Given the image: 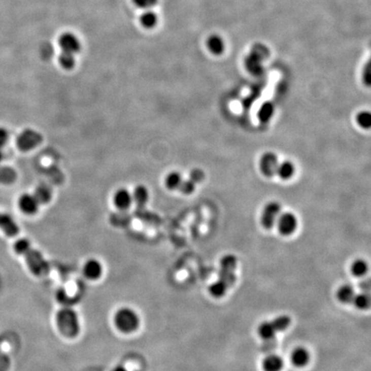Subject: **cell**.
Masks as SVG:
<instances>
[{
  "label": "cell",
  "mask_w": 371,
  "mask_h": 371,
  "mask_svg": "<svg viewBox=\"0 0 371 371\" xmlns=\"http://www.w3.org/2000/svg\"><path fill=\"white\" fill-rule=\"evenodd\" d=\"M238 266V260L234 255L227 254L222 258L220 268L218 273V279L209 287V292L213 297H223L227 290L234 285L237 280L235 270Z\"/></svg>",
  "instance_id": "6da1fadb"
},
{
  "label": "cell",
  "mask_w": 371,
  "mask_h": 371,
  "mask_svg": "<svg viewBox=\"0 0 371 371\" xmlns=\"http://www.w3.org/2000/svg\"><path fill=\"white\" fill-rule=\"evenodd\" d=\"M14 250L17 254L25 259L29 271L37 277L48 275L50 266L43 254L37 249H33L29 241L21 238L14 243Z\"/></svg>",
  "instance_id": "7a4b0ae2"
},
{
  "label": "cell",
  "mask_w": 371,
  "mask_h": 371,
  "mask_svg": "<svg viewBox=\"0 0 371 371\" xmlns=\"http://www.w3.org/2000/svg\"><path fill=\"white\" fill-rule=\"evenodd\" d=\"M56 325L59 332L67 339H75L80 332V321L78 314L72 308H62L56 315Z\"/></svg>",
  "instance_id": "3957f363"
},
{
  "label": "cell",
  "mask_w": 371,
  "mask_h": 371,
  "mask_svg": "<svg viewBox=\"0 0 371 371\" xmlns=\"http://www.w3.org/2000/svg\"><path fill=\"white\" fill-rule=\"evenodd\" d=\"M113 320L116 329L124 334L136 332L140 326V316L131 308H120L115 313Z\"/></svg>",
  "instance_id": "277c9868"
},
{
  "label": "cell",
  "mask_w": 371,
  "mask_h": 371,
  "mask_svg": "<svg viewBox=\"0 0 371 371\" xmlns=\"http://www.w3.org/2000/svg\"><path fill=\"white\" fill-rule=\"evenodd\" d=\"M42 136L37 131L31 129H26L18 135L17 139V145L19 150L28 151L42 143Z\"/></svg>",
  "instance_id": "5b68a950"
},
{
  "label": "cell",
  "mask_w": 371,
  "mask_h": 371,
  "mask_svg": "<svg viewBox=\"0 0 371 371\" xmlns=\"http://www.w3.org/2000/svg\"><path fill=\"white\" fill-rule=\"evenodd\" d=\"M280 205L277 202H271L265 206L261 215V224L265 229H270L276 224L279 216L280 215Z\"/></svg>",
  "instance_id": "8992f818"
},
{
  "label": "cell",
  "mask_w": 371,
  "mask_h": 371,
  "mask_svg": "<svg viewBox=\"0 0 371 371\" xmlns=\"http://www.w3.org/2000/svg\"><path fill=\"white\" fill-rule=\"evenodd\" d=\"M279 233L283 235L293 234L297 227V219L291 212H285L279 216L276 222Z\"/></svg>",
  "instance_id": "52a82bcc"
},
{
  "label": "cell",
  "mask_w": 371,
  "mask_h": 371,
  "mask_svg": "<svg viewBox=\"0 0 371 371\" xmlns=\"http://www.w3.org/2000/svg\"><path fill=\"white\" fill-rule=\"evenodd\" d=\"M59 45L63 52L72 53L75 55L81 48V44L78 37L73 33H62L59 38Z\"/></svg>",
  "instance_id": "ba28073f"
},
{
  "label": "cell",
  "mask_w": 371,
  "mask_h": 371,
  "mask_svg": "<svg viewBox=\"0 0 371 371\" xmlns=\"http://www.w3.org/2000/svg\"><path fill=\"white\" fill-rule=\"evenodd\" d=\"M83 274L90 281L98 280L104 274V265L100 262V260L89 259L83 265Z\"/></svg>",
  "instance_id": "9c48e42d"
},
{
  "label": "cell",
  "mask_w": 371,
  "mask_h": 371,
  "mask_svg": "<svg viewBox=\"0 0 371 371\" xmlns=\"http://www.w3.org/2000/svg\"><path fill=\"white\" fill-rule=\"evenodd\" d=\"M279 164V159L276 155L272 152H268V153L264 154L262 157L260 158V171L264 176L272 177L276 174Z\"/></svg>",
  "instance_id": "30bf717a"
},
{
  "label": "cell",
  "mask_w": 371,
  "mask_h": 371,
  "mask_svg": "<svg viewBox=\"0 0 371 371\" xmlns=\"http://www.w3.org/2000/svg\"><path fill=\"white\" fill-rule=\"evenodd\" d=\"M39 202L32 194L24 193L18 199V207L26 215H33L39 209Z\"/></svg>",
  "instance_id": "8fae6325"
},
{
  "label": "cell",
  "mask_w": 371,
  "mask_h": 371,
  "mask_svg": "<svg viewBox=\"0 0 371 371\" xmlns=\"http://www.w3.org/2000/svg\"><path fill=\"white\" fill-rule=\"evenodd\" d=\"M0 229L10 238H14L18 232L19 228L11 215L0 212Z\"/></svg>",
  "instance_id": "7c38bea8"
},
{
  "label": "cell",
  "mask_w": 371,
  "mask_h": 371,
  "mask_svg": "<svg viewBox=\"0 0 371 371\" xmlns=\"http://www.w3.org/2000/svg\"><path fill=\"white\" fill-rule=\"evenodd\" d=\"M290 360L294 366L297 368H303L310 363V352L302 346L296 347L290 354Z\"/></svg>",
  "instance_id": "4fadbf2b"
},
{
  "label": "cell",
  "mask_w": 371,
  "mask_h": 371,
  "mask_svg": "<svg viewBox=\"0 0 371 371\" xmlns=\"http://www.w3.org/2000/svg\"><path fill=\"white\" fill-rule=\"evenodd\" d=\"M132 195L126 188H120L116 191L114 195V203L118 209L125 210L128 209L132 203Z\"/></svg>",
  "instance_id": "5bb4252c"
},
{
  "label": "cell",
  "mask_w": 371,
  "mask_h": 371,
  "mask_svg": "<svg viewBox=\"0 0 371 371\" xmlns=\"http://www.w3.org/2000/svg\"><path fill=\"white\" fill-rule=\"evenodd\" d=\"M262 368L264 371H281L284 368V360L278 355H268L262 361Z\"/></svg>",
  "instance_id": "9a60e30c"
},
{
  "label": "cell",
  "mask_w": 371,
  "mask_h": 371,
  "mask_svg": "<svg viewBox=\"0 0 371 371\" xmlns=\"http://www.w3.org/2000/svg\"><path fill=\"white\" fill-rule=\"evenodd\" d=\"M277 333H278V331H277L273 321H264L258 327V334L264 341H271L276 336Z\"/></svg>",
  "instance_id": "2e32d148"
},
{
  "label": "cell",
  "mask_w": 371,
  "mask_h": 371,
  "mask_svg": "<svg viewBox=\"0 0 371 371\" xmlns=\"http://www.w3.org/2000/svg\"><path fill=\"white\" fill-rule=\"evenodd\" d=\"M355 295H356V292H355L354 288L352 285H348V284L341 285L337 290V298L339 301L345 305L352 303Z\"/></svg>",
  "instance_id": "e0dca14e"
},
{
  "label": "cell",
  "mask_w": 371,
  "mask_h": 371,
  "mask_svg": "<svg viewBox=\"0 0 371 371\" xmlns=\"http://www.w3.org/2000/svg\"><path fill=\"white\" fill-rule=\"evenodd\" d=\"M207 47L211 53L215 54V55H219L221 53H223L225 48V45L223 42V40L218 36H212L209 37V39L207 41Z\"/></svg>",
  "instance_id": "ac0fdd59"
},
{
  "label": "cell",
  "mask_w": 371,
  "mask_h": 371,
  "mask_svg": "<svg viewBox=\"0 0 371 371\" xmlns=\"http://www.w3.org/2000/svg\"><path fill=\"white\" fill-rule=\"evenodd\" d=\"M33 196L39 202V204H47L52 198V190L48 185H40L35 191Z\"/></svg>",
  "instance_id": "d6986e66"
},
{
  "label": "cell",
  "mask_w": 371,
  "mask_h": 371,
  "mask_svg": "<svg viewBox=\"0 0 371 371\" xmlns=\"http://www.w3.org/2000/svg\"><path fill=\"white\" fill-rule=\"evenodd\" d=\"M295 173V167L292 162L290 161H285L282 163H279L277 168L276 174L283 180H288Z\"/></svg>",
  "instance_id": "ffe728a7"
},
{
  "label": "cell",
  "mask_w": 371,
  "mask_h": 371,
  "mask_svg": "<svg viewBox=\"0 0 371 371\" xmlns=\"http://www.w3.org/2000/svg\"><path fill=\"white\" fill-rule=\"evenodd\" d=\"M131 195H132V199L140 207H144L149 199L148 190L144 186H138L134 189L133 194H131Z\"/></svg>",
  "instance_id": "44dd1931"
},
{
  "label": "cell",
  "mask_w": 371,
  "mask_h": 371,
  "mask_svg": "<svg viewBox=\"0 0 371 371\" xmlns=\"http://www.w3.org/2000/svg\"><path fill=\"white\" fill-rule=\"evenodd\" d=\"M157 22H158L157 15L150 10L145 11L140 17V22L145 28H153L157 24Z\"/></svg>",
  "instance_id": "7402d4cb"
},
{
  "label": "cell",
  "mask_w": 371,
  "mask_h": 371,
  "mask_svg": "<svg viewBox=\"0 0 371 371\" xmlns=\"http://www.w3.org/2000/svg\"><path fill=\"white\" fill-rule=\"evenodd\" d=\"M274 114V104L270 102H265L260 107V110L258 112V117L261 122H268L271 120Z\"/></svg>",
  "instance_id": "603a6c76"
},
{
  "label": "cell",
  "mask_w": 371,
  "mask_h": 371,
  "mask_svg": "<svg viewBox=\"0 0 371 371\" xmlns=\"http://www.w3.org/2000/svg\"><path fill=\"white\" fill-rule=\"evenodd\" d=\"M352 303H353L355 307L358 309V310H368L369 306H370V296L366 292L356 294L354 298L352 300Z\"/></svg>",
  "instance_id": "cb8c5ba5"
},
{
  "label": "cell",
  "mask_w": 371,
  "mask_h": 371,
  "mask_svg": "<svg viewBox=\"0 0 371 371\" xmlns=\"http://www.w3.org/2000/svg\"><path fill=\"white\" fill-rule=\"evenodd\" d=\"M368 270V264H367L365 260H362V259H357V260H354L352 264V266H351L352 274L357 278L364 276L367 274Z\"/></svg>",
  "instance_id": "d4e9b609"
},
{
  "label": "cell",
  "mask_w": 371,
  "mask_h": 371,
  "mask_svg": "<svg viewBox=\"0 0 371 371\" xmlns=\"http://www.w3.org/2000/svg\"><path fill=\"white\" fill-rule=\"evenodd\" d=\"M17 178V173L10 167L0 166V183L11 184Z\"/></svg>",
  "instance_id": "484cf974"
},
{
  "label": "cell",
  "mask_w": 371,
  "mask_h": 371,
  "mask_svg": "<svg viewBox=\"0 0 371 371\" xmlns=\"http://www.w3.org/2000/svg\"><path fill=\"white\" fill-rule=\"evenodd\" d=\"M182 176L178 172H171L165 179V185L170 190H177L182 184Z\"/></svg>",
  "instance_id": "4316f807"
},
{
  "label": "cell",
  "mask_w": 371,
  "mask_h": 371,
  "mask_svg": "<svg viewBox=\"0 0 371 371\" xmlns=\"http://www.w3.org/2000/svg\"><path fill=\"white\" fill-rule=\"evenodd\" d=\"M59 62L60 65L64 69L71 70L75 65V57H74V54L63 52L59 56Z\"/></svg>",
  "instance_id": "83f0119b"
},
{
  "label": "cell",
  "mask_w": 371,
  "mask_h": 371,
  "mask_svg": "<svg viewBox=\"0 0 371 371\" xmlns=\"http://www.w3.org/2000/svg\"><path fill=\"white\" fill-rule=\"evenodd\" d=\"M357 121L358 125L363 128H369L371 125V115L369 112H361L357 116Z\"/></svg>",
  "instance_id": "f1b7e54d"
},
{
  "label": "cell",
  "mask_w": 371,
  "mask_h": 371,
  "mask_svg": "<svg viewBox=\"0 0 371 371\" xmlns=\"http://www.w3.org/2000/svg\"><path fill=\"white\" fill-rule=\"evenodd\" d=\"M195 187V183L193 181H191L190 179H188V180H186V181H182V184L179 187L178 190H180L181 193H183V194L188 195V194H191V193H193L194 192Z\"/></svg>",
  "instance_id": "f546056e"
},
{
  "label": "cell",
  "mask_w": 371,
  "mask_h": 371,
  "mask_svg": "<svg viewBox=\"0 0 371 371\" xmlns=\"http://www.w3.org/2000/svg\"><path fill=\"white\" fill-rule=\"evenodd\" d=\"M189 179L191 181H193L195 184L203 182L205 179V173L203 171H201L199 168H194L190 172Z\"/></svg>",
  "instance_id": "4dcf8cb0"
},
{
  "label": "cell",
  "mask_w": 371,
  "mask_h": 371,
  "mask_svg": "<svg viewBox=\"0 0 371 371\" xmlns=\"http://www.w3.org/2000/svg\"><path fill=\"white\" fill-rule=\"evenodd\" d=\"M132 1H133L134 5L138 6L139 8L145 9V10L152 8L157 3V0H132Z\"/></svg>",
  "instance_id": "1f68e13d"
},
{
  "label": "cell",
  "mask_w": 371,
  "mask_h": 371,
  "mask_svg": "<svg viewBox=\"0 0 371 371\" xmlns=\"http://www.w3.org/2000/svg\"><path fill=\"white\" fill-rule=\"evenodd\" d=\"M363 83H364L366 85H370L371 67L370 62L369 61H368V63L366 64L365 66H364V68H363Z\"/></svg>",
  "instance_id": "d6a6232c"
},
{
  "label": "cell",
  "mask_w": 371,
  "mask_h": 371,
  "mask_svg": "<svg viewBox=\"0 0 371 371\" xmlns=\"http://www.w3.org/2000/svg\"><path fill=\"white\" fill-rule=\"evenodd\" d=\"M8 131L3 127H0V148L6 145V143L8 142Z\"/></svg>",
  "instance_id": "836d02e7"
},
{
  "label": "cell",
  "mask_w": 371,
  "mask_h": 371,
  "mask_svg": "<svg viewBox=\"0 0 371 371\" xmlns=\"http://www.w3.org/2000/svg\"><path fill=\"white\" fill-rule=\"evenodd\" d=\"M112 371H127L126 369V368H124L123 366H117V367H115L114 369Z\"/></svg>",
  "instance_id": "e575fe53"
},
{
  "label": "cell",
  "mask_w": 371,
  "mask_h": 371,
  "mask_svg": "<svg viewBox=\"0 0 371 371\" xmlns=\"http://www.w3.org/2000/svg\"><path fill=\"white\" fill-rule=\"evenodd\" d=\"M4 158V153L3 151H2V150H1V148H0V162L3 160Z\"/></svg>",
  "instance_id": "d590c367"
}]
</instances>
